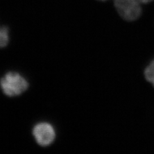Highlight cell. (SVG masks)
<instances>
[{
	"label": "cell",
	"mask_w": 154,
	"mask_h": 154,
	"mask_svg": "<svg viewBox=\"0 0 154 154\" xmlns=\"http://www.w3.org/2000/svg\"><path fill=\"white\" fill-rule=\"evenodd\" d=\"M153 1H154V0H138V2L141 4H146L148 3H150Z\"/></svg>",
	"instance_id": "8992f818"
},
{
	"label": "cell",
	"mask_w": 154,
	"mask_h": 154,
	"mask_svg": "<svg viewBox=\"0 0 154 154\" xmlns=\"http://www.w3.org/2000/svg\"><path fill=\"white\" fill-rule=\"evenodd\" d=\"M144 74L146 80L154 87V59L144 69Z\"/></svg>",
	"instance_id": "5b68a950"
},
{
	"label": "cell",
	"mask_w": 154,
	"mask_h": 154,
	"mask_svg": "<svg viewBox=\"0 0 154 154\" xmlns=\"http://www.w3.org/2000/svg\"><path fill=\"white\" fill-rule=\"evenodd\" d=\"M32 134L37 143L42 147L51 145L56 138V132L54 127L46 122L35 125L33 128Z\"/></svg>",
	"instance_id": "3957f363"
},
{
	"label": "cell",
	"mask_w": 154,
	"mask_h": 154,
	"mask_svg": "<svg viewBox=\"0 0 154 154\" xmlns=\"http://www.w3.org/2000/svg\"><path fill=\"white\" fill-rule=\"evenodd\" d=\"M3 93L8 97H15L23 94L28 89L29 84L25 77L17 72L11 71L0 80Z\"/></svg>",
	"instance_id": "6da1fadb"
},
{
	"label": "cell",
	"mask_w": 154,
	"mask_h": 154,
	"mask_svg": "<svg viewBox=\"0 0 154 154\" xmlns=\"http://www.w3.org/2000/svg\"><path fill=\"white\" fill-rule=\"evenodd\" d=\"M10 41L9 29L6 26H0V48L7 46Z\"/></svg>",
	"instance_id": "277c9868"
},
{
	"label": "cell",
	"mask_w": 154,
	"mask_h": 154,
	"mask_svg": "<svg viewBox=\"0 0 154 154\" xmlns=\"http://www.w3.org/2000/svg\"><path fill=\"white\" fill-rule=\"evenodd\" d=\"M114 6L125 21H136L141 16L142 8L138 0H114Z\"/></svg>",
	"instance_id": "7a4b0ae2"
},
{
	"label": "cell",
	"mask_w": 154,
	"mask_h": 154,
	"mask_svg": "<svg viewBox=\"0 0 154 154\" xmlns=\"http://www.w3.org/2000/svg\"><path fill=\"white\" fill-rule=\"evenodd\" d=\"M98 1H100V2H105V1H107V0H98Z\"/></svg>",
	"instance_id": "52a82bcc"
}]
</instances>
